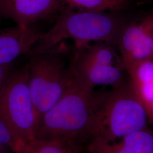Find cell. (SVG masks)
Listing matches in <instances>:
<instances>
[{
	"mask_svg": "<svg viewBox=\"0 0 153 153\" xmlns=\"http://www.w3.org/2000/svg\"><path fill=\"white\" fill-rule=\"evenodd\" d=\"M117 11L63 10L53 27L42 34L28 53L36 55L71 39L76 43L98 42L117 44L121 32L128 23Z\"/></svg>",
	"mask_w": 153,
	"mask_h": 153,
	"instance_id": "7a4b0ae2",
	"label": "cell"
},
{
	"mask_svg": "<svg viewBox=\"0 0 153 153\" xmlns=\"http://www.w3.org/2000/svg\"><path fill=\"white\" fill-rule=\"evenodd\" d=\"M69 63L74 70L79 71L98 65H120V57L117 56L111 44L76 43L70 55Z\"/></svg>",
	"mask_w": 153,
	"mask_h": 153,
	"instance_id": "9c48e42d",
	"label": "cell"
},
{
	"mask_svg": "<svg viewBox=\"0 0 153 153\" xmlns=\"http://www.w3.org/2000/svg\"><path fill=\"white\" fill-rule=\"evenodd\" d=\"M123 1H125L128 2H130V0H123Z\"/></svg>",
	"mask_w": 153,
	"mask_h": 153,
	"instance_id": "d6986e66",
	"label": "cell"
},
{
	"mask_svg": "<svg viewBox=\"0 0 153 153\" xmlns=\"http://www.w3.org/2000/svg\"><path fill=\"white\" fill-rule=\"evenodd\" d=\"M153 16L147 17V24L145 33L137 47L126 60L123 66L129 73L139 64L153 57Z\"/></svg>",
	"mask_w": 153,
	"mask_h": 153,
	"instance_id": "8fae6325",
	"label": "cell"
},
{
	"mask_svg": "<svg viewBox=\"0 0 153 153\" xmlns=\"http://www.w3.org/2000/svg\"><path fill=\"white\" fill-rule=\"evenodd\" d=\"M62 43L30 56L27 62L28 86L38 120L52 108L65 91L70 59L67 54L70 50Z\"/></svg>",
	"mask_w": 153,
	"mask_h": 153,
	"instance_id": "277c9868",
	"label": "cell"
},
{
	"mask_svg": "<svg viewBox=\"0 0 153 153\" xmlns=\"http://www.w3.org/2000/svg\"><path fill=\"white\" fill-rule=\"evenodd\" d=\"M61 11L57 0H0V16L22 27H31L33 24L58 16Z\"/></svg>",
	"mask_w": 153,
	"mask_h": 153,
	"instance_id": "8992f818",
	"label": "cell"
},
{
	"mask_svg": "<svg viewBox=\"0 0 153 153\" xmlns=\"http://www.w3.org/2000/svg\"><path fill=\"white\" fill-rule=\"evenodd\" d=\"M146 24L147 18L142 22H129L122 30L116 44L120 51L121 62L126 60L141 41Z\"/></svg>",
	"mask_w": 153,
	"mask_h": 153,
	"instance_id": "4fadbf2b",
	"label": "cell"
},
{
	"mask_svg": "<svg viewBox=\"0 0 153 153\" xmlns=\"http://www.w3.org/2000/svg\"><path fill=\"white\" fill-rule=\"evenodd\" d=\"M63 10L120 11L129 2L123 0H57Z\"/></svg>",
	"mask_w": 153,
	"mask_h": 153,
	"instance_id": "7c38bea8",
	"label": "cell"
},
{
	"mask_svg": "<svg viewBox=\"0 0 153 153\" xmlns=\"http://www.w3.org/2000/svg\"><path fill=\"white\" fill-rule=\"evenodd\" d=\"M82 150L53 140L35 138L19 141L14 153H82Z\"/></svg>",
	"mask_w": 153,
	"mask_h": 153,
	"instance_id": "5bb4252c",
	"label": "cell"
},
{
	"mask_svg": "<svg viewBox=\"0 0 153 153\" xmlns=\"http://www.w3.org/2000/svg\"><path fill=\"white\" fill-rule=\"evenodd\" d=\"M13 153L10 150H8L5 148H0V153Z\"/></svg>",
	"mask_w": 153,
	"mask_h": 153,
	"instance_id": "ac0fdd59",
	"label": "cell"
},
{
	"mask_svg": "<svg viewBox=\"0 0 153 153\" xmlns=\"http://www.w3.org/2000/svg\"><path fill=\"white\" fill-rule=\"evenodd\" d=\"M18 143L9 128L0 119V148L7 149L14 153Z\"/></svg>",
	"mask_w": 153,
	"mask_h": 153,
	"instance_id": "9a60e30c",
	"label": "cell"
},
{
	"mask_svg": "<svg viewBox=\"0 0 153 153\" xmlns=\"http://www.w3.org/2000/svg\"><path fill=\"white\" fill-rule=\"evenodd\" d=\"M145 106L129 82L107 92L94 116L88 142H113L147 128Z\"/></svg>",
	"mask_w": 153,
	"mask_h": 153,
	"instance_id": "3957f363",
	"label": "cell"
},
{
	"mask_svg": "<svg viewBox=\"0 0 153 153\" xmlns=\"http://www.w3.org/2000/svg\"><path fill=\"white\" fill-rule=\"evenodd\" d=\"M87 150L88 153H153V131L147 127L113 142L92 140Z\"/></svg>",
	"mask_w": 153,
	"mask_h": 153,
	"instance_id": "ba28073f",
	"label": "cell"
},
{
	"mask_svg": "<svg viewBox=\"0 0 153 153\" xmlns=\"http://www.w3.org/2000/svg\"><path fill=\"white\" fill-rule=\"evenodd\" d=\"M0 119L19 142L36 138L38 117L28 86L27 63L13 71L0 89Z\"/></svg>",
	"mask_w": 153,
	"mask_h": 153,
	"instance_id": "5b68a950",
	"label": "cell"
},
{
	"mask_svg": "<svg viewBox=\"0 0 153 153\" xmlns=\"http://www.w3.org/2000/svg\"><path fill=\"white\" fill-rule=\"evenodd\" d=\"M148 115V123L153 125V100L145 106Z\"/></svg>",
	"mask_w": 153,
	"mask_h": 153,
	"instance_id": "e0dca14e",
	"label": "cell"
},
{
	"mask_svg": "<svg viewBox=\"0 0 153 153\" xmlns=\"http://www.w3.org/2000/svg\"><path fill=\"white\" fill-rule=\"evenodd\" d=\"M41 35L31 27L17 25L0 30V65L12 64L18 57L28 54Z\"/></svg>",
	"mask_w": 153,
	"mask_h": 153,
	"instance_id": "52a82bcc",
	"label": "cell"
},
{
	"mask_svg": "<svg viewBox=\"0 0 153 153\" xmlns=\"http://www.w3.org/2000/svg\"><path fill=\"white\" fill-rule=\"evenodd\" d=\"M107 93L97 92L80 82L70 64L65 91L38 120L35 138L49 139L82 150L89 141L94 116Z\"/></svg>",
	"mask_w": 153,
	"mask_h": 153,
	"instance_id": "6da1fadb",
	"label": "cell"
},
{
	"mask_svg": "<svg viewBox=\"0 0 153 153\" xmlns=\"http://www.w3.org/2000/svg\"><path fill=\"white\" fill-rule=\"evenodd\" d=\"M71 69L78 79L91 89L94 90L98 86H110L115 88L124 84L123 72L120 65H98L79 71Z\"/></svg>",
	"mask_w": 153,
	"mask_h": 153,
	"instance_id": "30bf717a",
	"label": "cell"
},
{
	"mask_svg": "<svg viewBox=\"0 0 153 153\" xmlns=\"http://www.w3.org/2000/svg\"><path fill=\"white\" fill-rule=\"evenodd\" d=\"M153 59V57H152Z\"/></svg>",
	"mask_w": 153,
	"mask_h": 153,
	"instance_id": "ffe728a7",
	"label": "cell"
},
{
	"mask_svg": "<svg viewBox=\"0 0 153 153\" xmlns=\"http://www.w3.org/2000/svg\"><path fill=\"white\" fill-rule=\"evenodd\" d=\"M13 71V63L5 65H0V89L5 83Z\"/></svg>",
	"mask_w": 153,
	"mask_h": 153,
	"instance_id": "2e32d148",
	"label": "cell"
}]
</instances>
